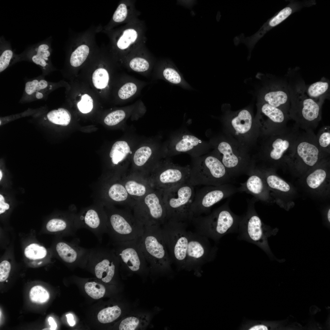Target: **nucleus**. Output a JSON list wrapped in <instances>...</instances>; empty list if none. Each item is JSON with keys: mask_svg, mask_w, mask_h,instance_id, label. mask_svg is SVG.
Returning a JSON list of instances; mask_svg holds the SVG:
<instances>
[{"mask_svg": "<svg viewBox=\"0 0 330 330\" xmlns=\"http://www.w3.org/2000/svg\"><path fill=\"white\" fill-rule=\"evenodd\" d=\"M258 200L253 197L247 200V210L239 224L238 238L254 244L270 254L268 238L274 235L276 230L264 225L258 216L255 208Z\"/></svg>", "mask_w": 330, "mask_h": 330, "instance_id": "6e6552de", "label": "nucleus"}, {"mask_svg": "<svg viewBox=\"0 0 330 330\" xmlns=\"http://www.w3.org/2000/svg\"><path fill=\"white\" fill-rule=\"evenodd\" d=\"M107 34L110 39V48L113 51H123L132 48L140 40L141 33L134 26H129L117 29L100 30Z\"/></svg>", "mask_w": 330, "mask_h": 330, "instance_id": "a878e982", "label": "nucleus"}, {"mask_svg": "<svg viewBox=\"0 0 330 330\" xmlns=\"http://www.w3.org/2000/svg\"><path fill=\"white\" fill-rule=\"evenodd\" d=\"M230 200L204 216L193 217L191 221L196 232L218 242L225 235L237 232L242 216L234 214L229 206Z\"/></svg>", "mask_w": 330, "mask_h": 330, "instance_id": "20e7f679", "label": "nucleus"}, {"mask_svg": "<svg viewBox=\"0 0 330 330\" xmlns=\"http://www.w3.org/2000/svg\"><path fill=\"white\" fill-rule=\"evenodd\" d=\"M260 101L279 108L288 114L290 96L287 79H278L266 85L262 91Z\"/></svg>", "mask_w": 330, "mask_h": 330, "instance_id": "b1692460", "label": "nucleus"}, {"mask_svg": "<svg viewBox=\"0 0 330 330\" xmlns=\"http://www.w3.org/2000/svg\"><path fill=\"white\" fill-rule=\"evenodd\" d=\"M139 245L152 270L164 272L170 269L171 260L162 234L161 226L144 227Z\"/></svg>", "mask_w": 330, "mask_h": 330, "instance_id": "0eeeda50", "label": "nucleus"}, {"mask_svg": "<svg viewBox=\"0 0 330 330\" xmlns=\"http://www.w3.org/2000/svg\"><path fill=\"white\" fill-rule=\"evenodd\" d=\"M52 38L50 37L45 40L27 47L19 54V61H27L39 66L43 72L47 73L52 68L50 57L52 49Z\"/></svg>", "mask_w": 330, "mask_h": 330, "instance_id": "393cba45", "label": "nucleus"}, {"mask_svg": "<svg viewBox=\"0 0 330 330\" xmlns=\"http://www.w3.org/2000/svg\"><path fill=\"white\" fill-rule=\"evenodd\" d=\"M318 145L320 150L329 155L330 153V127H323L316 135Z\"/></svg>", "mask_w": 330, "mask_h": 330, "instance_id": "4c0bfd02", "label": "nucleus"}, {"mask_svg": "<svg viewBox=\"0 0 330 330\" xmlns=\"http://www.w3.org/2000/svg\"><path fill=\"white\" fill-rule=\"evenodd\" d=\"M29 297L33 302L42 303L48 301L49 295L47 291L42 287L37 285L31 289L29 293Z\"/></svg>", "mask_w": 330, "mask_h": 330, "instance_id": "37998d69", "label": "nucleus"}, {"mask_svg": "<svg viewBox=\"0 0 330 330\" xmlns=\"http://www.w3.org/2000/svg\"><path fill=\"white\" fill-rule=\"evenodd\" d=\"M129 7L124 1L121 2L118 6L109 23L104 27L101 26V30L108 31L112 29L117 25L126 20L129 14Z\"/></svg>", "mask_w": 330, "mask_h": 330, "instance_id": "c9c22d12", "label": "nucleus"}, {"mask_svg": "<svg viewBox=\"0 0 330 330\" xmlns=\"http://www.w3.org/2000/svg\"><path fill=\"white\" fill-rule=\"evenodd\" d=\"M84 288L86 293L94 299H98L103 297L105 292V288L103 285L95 282L86 283Z\"/></svg>", "mask_w": 330, "mask_h": 330, "instance_id": "c03bdc74", "label": "nucleus"}, {"mask_svg": "<svg viewBox=\"0 0 330 330\" xmlns=\"http://www.w3.org/2000/svg\"><path fill=\"white\" fill-rule=\"evenodd\" d=\"M101 25L92 26L87 30L70 38L66 48L69 53L68 62L74 68L81 66L91 53L99 49L95 40L96 33L100 32Z\"/></svg>", "mask_w": 330, "mask_h": 330, "instance_id": "ddd939ff", "label": "nucleus"}, {"mask_svg": "<svg viewBox=\"0 0 330 330\" xmlns=\"http://www.w3.org/2000/svg\"><path fill=\"white\" fill-rule=\"evenodd\" d=\"M10 263L7 260H4L0 264V281L3 282L9 277L11 270Z\"/></svg>", "mask_w": 330, "mask_h": 330, "instance_id": "603ef678", "label": "nucleus"}, {"mask_svg": "<svg viewBox=\"0 0 330 330\" xmlns=\"http://www.w3.org/2000/svg\"><path fill=\"white\" fill-rule=\"evenodd\" d=\"M328 156L320 149L316 135L313 130L300 133L296 142L293 153L289 160L303 164L307 167H312L320 160ZM299 163L298 164H299Z\"/></svg>", "mask_w": 330, "mask_h": 330, "instance_id": "dca6fc26", "label": "nucleus"}, {"mask_svg": "<svg viewBox=\"0 0 330 330\" xmlns=\"http://www.w3.org/2000/svg\"><path fill=\"white\" fill-rule=\"evenodd\" d=\"M194 159L187 181L192 185L218 186L234 182L224 165L214 152Z\"/></svg>", "mask_w": 330, "mask_h": 330, "instance_id": "423d86ee", "label": "nucleus"}, {"mask_svg": "<svg viewBox=\"0 0 330 330\" xmlns=\"http://www.w3.org/2000/svg\"><path fill=\"white\" fill-rule=\"evenodd\" d=\"M107 217L102 204L82 209L77 213L75 223L78 230L87 229L92 233L101 243L104 234L106 233Z\"/></svg>", "mask_w": 330, "mask_h": 330, "instance_id": "6ab92c4d", "label": "nucleus"}, {"mask_svg": "<svg viewBox=\"0 0 330 330\" xmlns=\"http://www.w3.org/2000/svg\"><path fill=\"white\" fill-rule=\"evenodd\" d=\"M121 179L128 193L135 201L154 189L148 177L137 173L131 172L124 175Z\"/></svg>", "mask_w": 330, "mask_h": 330, "instance_id": "cd10ccee", "label": "nucleus"}, {"mask_svg": "<svg viewBox=\"0 0 330 330\" xmlns=\"http://www.w3.org/2000/svg\"><path fill=\"white\" fill-rule=\"evenodd\" d=\"M19 55L15 54L10 42L4 36L0 38V72H2L11 65L19 61Z\"/></svg>", "mask_w": 330, "mask_h": 330, "instance_id": "72a5a7b5", "label": "nucleus"}, {"mask_svg": "<svg viewBox=\"0 0 330 330\" xmlns=\"http://www.w3.org/2000/svg\"><path fill=\"white\" fill-rule=\"evenodd\" d=\"M49 325L50 326V330H56L57 327V324L53 319L51 317H50L48 319Z\"/></svg>", "mask_w": 330, "mask_h": 330, "instance_id": "6e6d98bb", "label": "nucleus"}, {"mask_svg": "<svg viewBox=\"0 0 330 330\" xmlns=\"http://www.w3.org/2000/svg\"><path fill=\"white\" fill-rule=\"evenodd\" d=\"M2 177V173L1 170L0 171V181L1 180Z\"/></svg>", "mask_w": 330, "mask_h": 330, "instance_id": "13d9d810", "label": "nucleus"}, {"mask_svg": "<svg viewBox=\"0 0 330 330\" xmlns=\"http://www.w3.org/2000/svg\"><path fill=\"white\" fill-rule=\"evenodd\" d=\"M102 196L104 206L119 204L132 209L135 201L129 195L120 178H104Z\"/></svg>", "mask_w": 330, "mask_h": 330, "instance_id": "5701e85b", "label": "nucleus"}, {"mask_svg": "<svg viewBox=\"0 0 330 330\" xmlns=\"http://www.w3.org/2000/svg\"><path fill=\"white\" fill-rule=\"evenodd\" d=\"M202 141L196 136L187 133L180 134L173 141L172 155L182 152L189 153L203 145Z\"/></svg>", "mask_w": 330, "mask_h": 330, "instance_id": "7c9ffc66", "label": "nucleus"}, {"mask_svg": "<svg viewBox=\"0 0 330 330\" xmlns=\"http://www.w3.org/2000/svg\"><path fill=\"white\" fill-rule=\"evenodd\" d=\"M189 243L185 267L196 268L216 255L217 248L211 245L208 239L196 232L188 231Z\"/></svg>", "mask_w": 330, "mask_h": 330, "instance_id": "aec40b11", "label": "nucleus"}, {"mask_svg": "<svg viewBox=\"0 0 330 330\" xmlns=\"http://www.w3.org/2000/svg\"><path fill=\"white\" fill-rule=\"evenodd\" d=\"M138 240L111 244L119 262L131 272L140 273L146 269L147 262Z\"/></svg>", "mask_w": 330, "mask_h": 330, "instance_id": "4be33fe9", "label": "nucleus"}, {"mask_svg": "<svg viewBox=\"0 0 330 330\" xmlns=\"http://www.w3.org/2000/svg\"><path fill=\"white\" fill-rule=\"evenodd\" d=\"M79 238H75L70 243L62 241L57 242L55 250L58 256L69 264L85 262L87 261L90 249L81 246Z\"/></svg>", "mask_w": 330, "mask_h": 330, "instance_id": "bb28decb", "label": "nucleus"}, {"mask_svg": "<svg viewBox=\"0 0 330 330\" xmlns=\"http://www.w3.org/2000/svg\"><path fill=\"white\" fill-rule=\"evenodd\" d=\"M238 192V187L232 183L205 186L195 193L190 207L192 218L209 213L214 204Z\"/></svg>", "mask_w": 330, "mask_h": 330, "instance_id": "2eb2a0df", "label": "nucleus"}, {"mask_svg": "<svg viewBox=\"0 0 330 330\" xmlns=\"http://www.w3.org/2000/svg\"><path fill=\"white\" fill-rule=\"evenodd\" d=\"M225 134L216 141L213 152L233 179L244 174L249 176L256 164L254 156L250 155V149Z\"/></svg>", "mask_w": 330, "mask_h": 330, "instance_id": "7ed1b4c3", "label": "nucleus"}, {"mask_svg": "<svg viewBox=\"0 0 330 330\" xmlns=\"http://www.w3.org/2000/svg\"><path fill=\"white\" fill-rule=\"evenodd\" d=\"M75 217L68 220L60 218H52L47 223L46 229L52 233L66 232L72 235H75L78 230L75 225Z\"/></svg>", "mask_w": 330, "mask_h": 330, "instance_id": "f704fd0d", "label": "nucleus"}, {"mask_svg": "<svg viewBox=\"0 0 330 330\" xmlns=\"http://www.w3.org/2000/svg\"><path fill=\"white\" fill-rule=\"evenodd\" d=\"M130 151V148L127 142L119 141L114 143L109 153L112 166L121 165L126 174V170L129 163Z\"/></svg>", "mask_w": 330, "mask_h": 330, "instance_id": "2f4dec72", "label": "nucleus"}, {"mask_svg": "<svg viewBox=\"0 0 330 330\" xmlns=\"http://www.w3.org/2000/svg\"><path fill=\"white\" fill-rule=\"evenodd\" d=\"M9 206L8 204L5 202V199L3 196L0 195V214L4 213L9 209Z\"/></svg>", "mask_w": 330, "mask_h": 330, "instance_id": "864d4df0", "label": "nucleus"}, {"mask_svg": "<svg viewBox=\"0 0 330 330\" xmlns=\"http://www.w3.org/2000/svg\"><path fill=\"white\" fill-rule=\"evenodd\" d=\"M67 318V321L69 325L72 327L75 324V322L74 320V317L73 315L70 314L66 315Z\"/></svg>", "mask_w": 330, "mask_h": 330, "instance_id": "5fc2aeb1", "label": "nucleus"}, {"mask_svg": "<svg viewBox=\"0 0 330 330\" xmlns=\"http://www.w3.org/2000/svg\"><path fill=\"white\" fill-rule=\"evenodd\" d=\"M191 169L189 165L182 166L168 160H160L148 178L154 189L164 191L187 182Z\"/></svg>", "mask_w": 330, "mask_h": 330, "instance_id": "4468645a", "label": "nucleus"}, {"mask_svg": "<svg viewBox=\"0 0 330 330\" xmlns=\"http://www.w3.org/2000/svg\"><path fill=\"white\" fill-rule=\"evenodd\" d=\"M47 253L46 249L43 246L36 243H32L25 249L24 254L28 258L36 260L44 258Z\"/></svg>", "mask_w": 330, "mask_h": 330, "instance_id": "79ce46f5", "label": "nucleus"}, {"mask_svg": "<svg viewBox=\"0 0 330 330\" xmlns=\"http://www.w3.org/2000/svg\"><path fill=\"white\" fill-rule=\"evenodd\" d=\"M137 90V87L135 84L131 82L127 83L119 90L118 96L122 99H127L134 95Z\"/></svg>", "mask_w": 330, "mask_h": 330, "instance_id": "09e8293b", "label": "nucleus"}, {"mask_svg": "<svg viewBox=\"0 0 330 330\" xmlns=\"http://www.w3.org/2000/svg\"><path fill=\"white\" fill-rule=\"evenodd\" d=\"M315 3L314 1H290L286 7L269 19L254 34L248 37H245L244 34L242 35L239 38L240 43L245 44L248 47L249 52H251L255 44L268 32L281 23L292 13L304 7L311 6Z\"/></svg>", "mask_w": 330, "mask_h": 330, "instance_id": "f3484780", "label": "nucleus"}, {"mask_svg": "<svg viewBox=\"0 0 330 330\" xmlns=\"http://www.w3.org/2000/svg\"><path fill=\"white\" fill-rule=\"evenodd\" d=\"M223 122L226 134L244 146L250 149L257 141L259 128L249 110L245 108L229 112Z\"/></svg>", "mask_w": 330, "mask_h": 330, "instance_id": "9d476101", "label": "nucleus"}, {"mask_svg": "<svg viewBox=\"0 0 330 330\" xmlns=\"http://www.w3.org/2000/svg\"><path fill=\"white\" fill-rule=\"evenodd\" d=\"M121 314V309L118 306L116 305L101 310L98 314L97 318L101 323H108L118 318Z\"/></svg>", "mask_w": 330, "mask_h": 330, "instance_id": "58836bf2", "label": "nucleus"}, {"mask_svg": "<svg viewBox=\"0 0 330 330\" xmlns=\"http://www.w3.org/2000/svg\"><path fill=\"white\" fill-rule=\"evenodd\" d=\"M195 192L194 186L187 182L163 191V199L166 209V220L191 222L190 207Z\"/></svg>", "mask_w": 330, "mask_h": 330, "instance_id": "1a4fd4ad", "label": "nucleus"}, {"mask_svg": "<svg viewBox=\"0 0 330 330\" xmlns=\"http://www.w3.org/2000/svg\"><path fill=\"white\" fill-rule=\"evenodd\" d=\"M77 107L79 111L82 113H89L93 108V100L88 94H84L82 96L81 101L78 103Z\"/></svg>", "mask_w": 330, "mask_h": 330, "instance_id": "8fccbe9b", "label": "nucleus"}, {"mask_svg": "<svg viewBox=\"0 0 330 330\" xmlns=\"http://www.w3.org/2000/svg\"><path fill=\"white\" fill-rule=\"evenodd\" d=\"M52 86L43 79H37L26 82L24 90V100L42 99L51 90Z\"/></svg>", "mask_w": 330, "mask_h": 330, "instance_id": "c756f323", "label": "nucleus"}, {"mask_svg": "<svg viewBox=\"0 0 330 330\" xmlns=\"http://www.w3.org/2000/svg\"><path fill=\"white\" fill-rule=\"evenodd\" d=\"M330 81L325 77L309 85H306V91L310 97L318 102H324L330 97Z\"/></svg>", "mask_w": 330, "mask_h": 330, "instance_id": "473e14b6", "label": "nucleus"}, {"mask_svg": "<svg viewBox=\"0 0 330 330\" xmlns=\"http://www.w3.org/2000/svg\"><path fill=\"white\" fill-rule=\"evenodd\" d=\"M327 176L326 171L324 168H316L310 173L306 179L307 184L310 188H318L324 182Z\"/></svg>", "mask_w": 330, "mask_h": 330, "instance_id": "ea45409f", "label": "nucleus"}, {"mask_svg": "<svg viewBox=\"0 0 330 330\" xmlns=\"http://www.w3.org/2000/svg\"><path fill=\"white\" fill-rule=\"evenodd\" d=\"M109 75L107 71L105 68H98L93 73L92 79L94 86L97 88L101 89L105 88L108 85L109 81Z\"/></svg>", "mask_w": 330, "mask_h": 330, "instance_id": "a19ab883", "label": "nucleus"}, {"mask_svg": "<svg viewBox=\"0 0 330 330\" xmlns=\"http://www.w3.org/2000/svg\"><path fill=\"white\" fill-rule=\"evenodd\" d=\"M296 125L286 126L272 133L259 137L261 141L258 159L272 166L283 160H289L292 155L300 132Z\"/></svg>", "mask_w": 330, "mask_h": 330, "instance_id": "f03ea898", "label": "nucleus"}, {"mask_svg": "<svg viewBox=\"0 0 330 330\" xmlns=\"http://www.w3.org/2000/svg\"><path fill=\"white\" fill-rule=\"evenodd\" d=\"M163 191L153 189L145 196L136 200L133 215L144 227L161 226L166 220L167 213L163 202Z\"/></svg>", "mask_w": 330, "mask_h": 330, "instance_id": "9b49d317", "label": "nucleus"}, {"mask_svg": "<svg viewBox=\"0 0 330 330\" xmlns=\"http://www.w3.org/2000/svg\"><path fill=\"white\" fill-rule=\"evenodd\" d=\"M139 324V319L134 317H127L123 320L119 326L120 330H134L138 327Z\"/></svg>", "mask_w": 330, "mask_h": 330, "instance_id": "3c124183", "label": "nucleus"}, {"mask_svg": "<svg viewBox=\"0 0 330 330\" xmlns=\"http://www.w3.org/2000/svg\"><path fill=\"white\" fill-rule=\"evenodd\" d=\"M164 78L170 83L178 85L185 86V82L180 73L175 68L171 67H166L163 71Z\"/></svg>", "mask_w": 330, "mask_h": 330, "instance_id": "a18cd8bd", "label": "nucleus"}, {"mask_svg": "<svg viewBox=\"0 0 330 330\" xmlns=\"http://www.w3.org/2000/svg\"><path fill=\"white\" fill-rule=\"evenodd\" d=\"M263 178L255 166L247 181L240 184V186L238 187L239 192H245L250 194L258 200H266L269 196Z\"/></svg>", "mask_w": 330, "mask_h": 330, "instance_id": "c85d7f7f", "label": "nucleus"}, {"mask_svg": "<svg viewBox=\"0 0 330 330\" xmlns=\"http://www.w3.org/2000/svg\"><path fill=\"white\" fill-rule=\"evenodd\" d=\"M327 217H328V221L330 222V209H329V210H328V212Z\"/></svg>", "mask_w": 330, "mask_h": 330, "instance_id": "4d7b16f0", "label": "nucleus"}, {"mask_svg": "<svg viewBox=\"0 0 330 330\" xmlns=\"http://www.w3.org/2000/svg\"><path fill=\"white\" fill-rule=\"evenodd\" d=\"M188 223L167 220L161 226L171 261L185 267L189 243Z\"/></svg>", "mask_w": 330, "mask_h": 330, "instance_id": "f8f14e48", "label": "nucleus"}, {"mask_svg": "<svg viewBox=\"0 0 330 330\" xmlns=\"http://www.w3.org/2000/svg\"><path fill=\"white\" fill-rule=\"evenodd\" d=\"M129 64L132 70L139 72L147 71L149 67L148 61L141 57H136L133 58L130 61Z\"/></svg>", "mask_w": 330, "mask_h": 330, "instance_id": "de8ad7c7", "label": "nucleus"}, {"mask_svg": "<svg viewBox=\"0 0 330 330\" xmlns=\"http://www.w3.org/2000/svg\"><path fill=\"white\" fill-rule=\"evenodd\" d=\"M287 80L290 96V119L295 121L299 128L305 130H313L321 119L324 103L316 101L308 95L304 81L297 69L288 70Z\"/></svg>", "mask_w": 330, "mask_h": 330, "instance_id": "f257e3e1", "label": "nucleus"}, {"mask_svg": "<svg viewBox=\"0 0 330 330\" xmlns=\"http://www.w3.org/2000/svg\"><path fill=\"white\" fill-rule=\"evenodd\" d=\"M87 261L94 264L96 277L105 283L109 282L113 278L119 262L112 248L101 247L90 249Z\"/></svg>", "mask_w": 330, "mask_h": 330, "instance_id": "a211bd4d", "label": "nucleus"}, {"mask_svg": "<svg viewBox=\"0 0 330 330\" xmlns=\"http://www.w3.org/2000/svg\"><path fill=\"white\" fill-rule=\"evenodd\" d=\"M126 114L124 111L116 110L108 114L105 118L104 122L108 126H114L123 120Z\"/></svg>", "mask_w": 330, "mask_h": 330, "instance_id": "49530a36", "label": "nucleus"}, {"mask_svg": "<svg viewBox=\"0 0 330 330\" xmlns=\"http://www.w3.org/2000/svg\"><path fill=\"white\" fill-rule=\"evenodd\" d=\"M107 217V232L111 244L138 240L144 227L135 218L131 209L104 206Z\"/></svg>", "mask_w": 330, "mask_h": 330, "instance_id": "39448f33", "label": "nucleus"}, {"mask_svg": "<svg viewBox=\"0 0 330 330\" xmlns=\"http://www.w3.org/2000/svg\"><path fill=\"white\" fill-rule=\"evenodd\" d=\"M289 119L288 114L282 110L262 102L258 105L254 118L259 128V137L286 127Z\"/></svg>", "mask_w": 330, "mask_h": 330, "instance_id": "412c9836", "label": "nucleus"}, {"mask_svg": "<svg viewBox=\"0 0 330 330\" xmlns=\"http://www.w3.org/2000/svg\"><path fill=\"white\" fill-rule=\"evenodd\" d=\"M46 116L48 120L51 123L64 126L69 124L71 117L70 112L63 108L52 110L47 113Z\"/></svg>", "mask_w": 330, "mask_h": 330, "instance_id": "e433bc0d", "label": "nucleus"}]
</instances>
